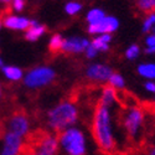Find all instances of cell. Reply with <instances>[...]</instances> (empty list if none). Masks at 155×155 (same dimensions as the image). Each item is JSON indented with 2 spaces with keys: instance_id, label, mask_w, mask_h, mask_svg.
<instances>
[{
  "instance_id": "9a60e30c",
  "label": "cell",
  "mask_w": 155,
  "mask_h": 155,
  "mask_svg": "<svg viewBox=\"0 0 155 155\" xmlns=\"http://www.w3.org/2000/svg\"><path fill=\"white\" fill-rule=\"evenodd\" d=\"M46 31V28L42 26V25L37 24L36 21H30V28L28 29L26 34H25V37H26V40L29 41H36L38 37L42 36Z\"/></svg>"
},
{
  "instance_id": "ac0fdd59",
  "label": "cell",
  "mask_w": 155,
  "mask_h": 155,
  "mask_svg": "<svg viewBox=\"0 0 155 155\" xmlns=\"http://www.w3.org/2000/svg\"><path fill=\"white\" fill-rule=\"evenodd\" d=\"M155 29V12H150L147 14L145 18L141 21V31L144 34H150Z\"/></svg>"
},
{
  "instance_id": "9c48e42d",
  "label": "cell",
  "mask_w": 155,
  "mask_h": 155,
  "mask_svg": "<svg viewBox=\"0 0 155 155\" xmlns=\"http://www.w3.org/2000/svg\"><path fill=\"white\" fill-rule=\"evenodd\" d=\"M119 28V21L114 16H106L101 22L96 25H89L88 32L92 35H103V34H112L117 31Z\"/></svg>"
},
{
  "instance_id": "52a82bcc",
  "label": "cell",
  "mask_w": 155,
  "mask_h": 155,
  "mask_svg": "<svg viewBox=\"0 0 155 155\" xmlns=\"http://www.w3.org/2000/svg\"><path fill=\"white\" fill-rule=\"evenodd\" d=\"M24 140L15 133L8 132L4 137V145L0 155H22Z\"/></svg>"
},
{
  "instance_id": "836d02e7",
  "label": "cell",
  "mask_w": 155,
  "mask_h": 155,
  "mask_svg": "<svg viewBox=\"0 0 155 155\" xmlns=\"http://www.w3.org/2000/svg\"><path fill=\"white\" fill-rule=\"evenodd\" d=\"M153 32H154V34H155V29H154V30H153Z\"/></svg>"
},
{
  "instance_id": "7402d4cb",
  "label": "cell",
  "mask_w": 155,
  "mask_h": 155,
  "mask_svg": "<svg viewBox=\"0 0 155 155\" xmlns=\"http://www.w3.org/2000/svg\"><path fill=\"white\" fill-rule=\"evenodd\" d=\"M62 44H63V38L61 35H54L50 41V51L52 54H56V52H60L62 51Z\"/></svg>"
},
{
  "instance_id": "5bb4252c",
  "label": "cell",
  "mask_w": 155,
  "mask_h": 155,
  "mask_svg": "<svg viewBox=\"0 0 155 155\" xmlns=\"http://www.w3.org/2000/svg\"><path fill=\"white\" fill-rule=\"evenodd\" d=\"M110 41H112V35L110 34H103V35H98L97 37L93 38V41L91 42V45L98 51V52H107L110 46Z\"/></svg>"
},
{
  "instance_id": "484cf974",
  "label": "cell",
  "mask_w": 155,
  "mask_h": 155,
  "mask_svg": "<svg viewBox=\"0 0 155 155\" xmlns=\"http://www.w3.org/2000/svg\"><path fill=\"white\" fill-rule=\"evenodd\" d=\"M24 0H14V4H12V6H14V9L16 11H20L24 9Z\"/></svg>"
},
{
  "instance_id": "ffe728a7",
  "label": "cell",
  "mask_w": 155,
  "mask_h": 155,
  "mask_svg": "<svg viewBox=\"0 0 155 155\" xmlns=\"http://www.w3.org/2000/svg\"><path fill=\"white\" fill-rule=\"evenodd\" d=\"M137 6L145 15L155 12V0H137Z\"/></svg>"
},
{
  "instance_id": "2e32d148",
  "label": "cell",
  "mask_w": 155,
  "mask_h": 155,
  "mask_svg": "<svg viewBox=\"0 0 155 155\" xmlns=\"http://www.w3.org/2000/svg\"><path fill=\"white\" fill-rule=\"evenodd\" d=\"M107 15H106V12L103 11L102 9H92V10H89L88 11V14H87V21L89 25H96L98 22H101L103 19H104Z\"/></svg>"
},
{
  "instance_id": "4fadbf2b",
  "label": "cell",
  "mask_w": 155,
  "mask_h": 155,
  "mask_svg": "<svg viewBox=\"0 0 155 155\" xmlns=\"http://www.w3.org/2000/svg\"><path fill=\"white\" fill-rule=\"evenodd\" d=\"M139 76L145 81H155V62H143L137 68Z\"/></svg>"
},
{
  "instance_id": "603a6c76",
  "label": "cell",
  "mask_w": 155,
  "mask_h": 155,
  "mask_svg": "<svg viewBox=\"0 0 155 155\" xmlns=\"http://www.w3.org/2000/svg\"><path fill=\"white\" fill-rule=\"evenodd\" d=\"M81 9H82L81 4L74 3V2H72V3H67V4H66V8H64L66 12H67V14H70V15H74V14H77V12H78Z\"/></svg>"
},
{
  "instance_id": "4316f807",
  "label": "cell",
  "mask_w": 155,
  "mask_h": 155,
  "mask_svg": "<svg viewBox=\"0 0 155 155\" xmlns=\"http://www.w3.org/2000/svg\"><path fill=\"white\" fill-rule=\"evenodd\" d=\"M144 51H145V54H147V55H151V56L155 55V45H154L153 47H150V48H145Z\"/></svg>"
},
{
  "instance_id": "7a4b0ae2",
  "label": "cell",
  "mask_w": 155,
  "mask_h": 155,
  "mask_svg": "<svg viewBox=\"0 0 155 155\" xmlns=\"http://www.w3.org/2000/svg\"><path fill=\"white\" fill-rule=\"evenodd\" d=\"M78 119V110L72 101H63L47 113V124L57 134L71 128Z\"/></svg>"
},
{
  "instance_id": "8fae6325",
  "label": "cell",
  "mask_w": 155,
  "mask_h": 155,
  "mask_svg": "<svg viewBox=\"0 0 155 155\" xmlns=\"http://www.w3.org/2000/svg\"><path fill=\"white\" fill-rule=\"evenodd\" d=\"M98 103L101 106H104V107L112 109L114 106H117L119 103L118 91H117V89H114L113 87H110L109 84L106 86V87H103Z\"/></svg>"
},
{
  "instance_id": "8992f818",
  "label": "cell",
  "mask_w": 155,
  "mask_h": 155,
  "mask_svg": "<svg viewBox=\"0 0 155 155\" xmlns=\"http://www.w3.org/2000/svg\"><path fill=\"white\" fill-rule=\"evenodd\" d=\"M8 128H9V132L15 133L21 138L26 137L29 134V129H30V120L28 114L21 109L15 110L9 118Z\"/></svg>"
},
{
  "instance_id": "277c9868",
  "label": "cell",
  "mask_w": 155,
  "mask_h": 155,
  "mask_svg": "<svg viewBox=\"0 0 155 155\" xmlns=\"http://www.w3.org/2000/svg\"><path fill=\"white\" fill-rule=\"evenodd\" d=\"M58 145L66 155H84L86 154V138L80 129L68 128L57 134Z\"/></svg>"
},
{
  "instance_id": "30bf717a",
  "label": "cell",
  "mask_w": 155,
  "mask_h": 155,
  "mask_svg": "<svg viewBox=\"0 0 155 155\" xmlns=\"http://www.w3.org/2000/svg\"><path fill=\"white\" fill-rule=\"evenodd\" d=\"M89 44L91 42L82 37H70L63 40L62 51L66 54H80L87 50Z\"/></svg>"
},
{
  "instance_id": "7c38bea8",
  "label": "cell",
  "mask_w": 155,
  "mask_h": 155,
  "mask_svg": "<svg viewBox=\"0 0 155 155\" xmlns=\"http://www.w3.org/2000/svg\"><path fill=\"white\" fill-rule=\"evenodd\" d=\"M6 28L12 30H25L30 28V21L26 18H20L15 15H9L4 19L3 22Z\"/></svg>"
},
{
  "instance_id": "ba28073f",
  "label": "cell",
  "mask_w": 155,
  "mask_h": 155,
  "mask_svg": "<svg viewBox=\"0 0 155 155\" xmlns=\"http://www.w3.org/2000/svg\"><path fill=\"white\" fill-rule=\"evenodd\" d=\"M113 70L104 63H93L87 68V77L93 82H108L109 77L112 76Z\"/></svg>"
},
{
  "instance_id": "1f68e13d",
  "label": "cell",
  "mask_w": 155,
  "mask_h": 155,
  "mask_svg": "<svg viewBox=\"0 0 155 155\" xmlns=\"http://www.w3.org/2000/svg\"><path fill=\"white\" fill-rule=\"evenodd\" d=\"M2 93H3L2 92V86H0V97H2Z\"/></svg>"
},
{
  "instance_id": "f1b7e54d",
  "label": "cell",
  "mask_w": 155,
  "mask_h": 155,
  "mask_svg": "<svg viewBox=\"0 0 155 155\" xmlns=\"http://www.w3.org/2000/svg\"><path fill=\"white\" fill-rule=\"evenodd\" d=\"M4 135V125L2 123V120H0V138H2Z\"/></svg>"
},
{
  "instance_id": "44dd1931",
  "label": "cell",
  "mask_w": 155,
  "mask_h": 155,
  "mask_svg": "<svg viewBox=\"0 0 155 155\" xmlns=\"http://www.w3.org/2000/svg\"><path fill=\"white\" fill-rule=\"evenodd\" d=\"M140 52H141V48L139 45L137 44H133L130 46H128L127 50H125V58L129 60V61H134L137 60L139 56H140Z\"/></svg>"
},
{
  "instance_id": "cb8c5ba5",
  "label": "cell",
  "mask_w": 155,
  "mask_h": 155,
  "mask_svg": "<svg viewBox=\"0 0 155 155\" xmlns=\"http://www.w3.org/2000/svg\"><path fill=\"white\" fill-rule=\"evenodd\" d=\"M144 89H145L147 93L155 96V81H145L144 82Z\"/></svg>"
},
{
  "instance_id": "5b68a950",
  "label": "cell",
  "mask_w": 155,
  "mask_h": 155,
  "mask_svg": "<svg viewBox=\"0 0 155 155\" xmlns=\"http://www.w3.org/2000/svg\"><path fill=\"white\" fill-rule=\"evenodd\" d=\"M56 77V73L52 68L48 67H37L26 73L24 78V83L29 88H38L51 83Z\"/></svg>"
},
{
  "instance_id": "83f0119b",
  "label": "cell",
  "mask_w": 155,
  "mask_h": 155,
  "mask_svg": "<svg viewBox=\"0 0 155 155\" xmlns=\"http://www.w3.org/2000/svg\"><path fill=\"white\" fill-rule=\"evenodd\" d=\"M147 155H155V145H151L147 150Z\"/></svg>"
},
{
  "instance_id": "4dcf8cb0",
  "label": "cell",
  "mask_w": 155,
  "mask_h": 155,
  "mask_svg": "<svg viewBox=\"0 0 155 155\" xmlns=\"http://www.w3.org/2000/svg\"><path fill=\"white\" fill-rule=\"evenodd\" d=\"M0 2H3L4 4H9V3H10V0H0Z\"/></svg>"
},
{
  "instance_id": "f546056e",
  "label": "cell",
  "mask_w": 155,
  "mask_h": 155,
  "mask_svg": "<svg viewBox=\"0 0 155 155\" xmlns=\"http://www.w3.org/2000/svg\"><path fill=\"white\" fill-rule=\"evenodd\" d=\"M0 67H4V62H3V60H2V57H0Z\"/></svg>"
},
{
  "instance_id": "d6a6232c",
  "label": "cell",
  "mask_w": 155,
  "mask_h": 155,
  "mask_svg": "<svg viewBox=\"0 0 155 155\" xmlns=\"http://www.w3.org/2000/svg\"><path fill=\"white\" fill-rule=\"evenodd\" d=\"M2 24H3V21H2V20H0V28H2Z\"/></svg>"
},
{
  "instance_id": "d4e9b609",
  "label": "cell",
  "mask_w": 155,
  "mask_h": 155,
  "mask_svg": "<svg viewBox=\"0 0 155 155\" xmlns=\"http://www.w3.org/2000/svg\"><path fill=\"white\" fill-rule=\"evenodd\" d=\"M97 54H98V51L89 44V46L87 47V50H86V55H87V57L88 58H94L96 56H97Z\"/></svg>"
},
{
  "instance_id": "e0dca14e",
  "label": "cell",
  "mask_w": 155,
  "mask_h": 155,
  "mask_svg": "<svg viewBox=\"0 0 155 155\" xmlns=\"http://www.w3.org/2000/svg\"><path fill=\"white\" fill-rule=\"evenodd\" d=\"M108 84L110 87H113L114 89H117V91H123L125 88V80L122 74H119L117 72H113L108 80Z\"/></svg>"
},
{
  "instance_id": "d6986e66",
  "label": "cell",
  "mask_w": 155,
  "mask_h": 155,
  "mask_svg": "<svg viewBox=\"0 0 155 155\" xmlns=\"http://www.w3.org/2000/svg\"><path fill=\"white\" fill-rule=\"evenodd\" d=\"M3 73L10 81H19L22 77V71L14 66H5L3 67Z\"/></svg>"
},
{
  "instance_id": "6da1fadb",
  "label": "cell",
  "mask_w": 155,
  "mask_h": 155,
  "mask_svg": "<svg viewBox=\"0 0 155 155\" xmlns=\"http://www.w3.org/2000/svg\"><path fill=\"white\" fill-rule=\"evenodd\" d=\"M113 123L110 108L101 106L98 103L93 113L92 133L98 148L104 153H113L117 148Z\"/></svg>"
},
{
  "instance_id": "3957f363",
  "label": "cell",
  "mask_w": 155,
  "mask_h": 155,
  "mask_svg": "<svg viewBox=\"0 0 155 155\" xmlns=\"http://www.w3.org/2000/svg\"><path fill=\"white\" fill-rule=\"evenodd\" d=\"M120 124L127 137L130 140L138 141L144 133V128L147 124V113L141 107L130 104L123 110L120 115Z\"/></svg>"
}]
</instances>
